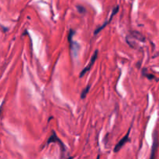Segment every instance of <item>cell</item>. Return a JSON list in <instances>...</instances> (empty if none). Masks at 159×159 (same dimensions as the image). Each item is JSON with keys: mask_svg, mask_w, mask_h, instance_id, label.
Instances as JSON below:
<instances>
[{"mask_svg": "<svg viewBox=\"0 0 159 159\" xmlns=\"http://www.w3.org/2000/svg\"><path fill=\"white\" fill-rule=\"evenodd\" d=\"M51 143H56V144H57L59 146H60L61 150V155H63L64 152H66V150H67L66 147H65V145L64 144V143L62 142L60 139H59L58 137L57 136V134H56V133L54 130H52V134H51V137H50L49 139H48V141H47V145L50 144Z\"/></svg>", "mask_w": 159, "mask_h": 159, "instance_id": "obj_1", "label": "cell"}, {"mask_svg": "<svg viewBox=\"0 0 159 159\" xmlns=\"http://www.w3.org/2000/svg\"><path fill=\"white\" fill-rule=\"evenodd\" d=\"M98 54H99V51H98V50H96V51H95V52H94V54H93V55L92 56V58H91V60H90L89 64V65H87L86 67H85V68H84V69L82 70V71H81L79 77H80V78L83 77V76L85 75V74H86L88 71H89L90 70H91V68L93 66L95 61H96V60L97 59Z\"/></svg>", "mask_w": 159, "mask_h": 159, "instance_id": "obj_2", "label": "cell"}, {"mask_svg": "<svg viewBox=\"0 0 159 159\" xmlns=\"http://www.w3.org/2000/svg\"><path fill=\"white\" fill-rule=\"evenodd\" d=\"M130 129H131V127H130V128L128 130V132L127 133V134H126L125 136H124V138H123L122 139L119 141V143H117V144L115 146L114 152H119V151L122 148L123 146H124V144H125L126 143L129 141V138H130V137H129V135H130Z\"/></svg>", "mask_w": 159, "mask_h": 159, "instance_id": "obj_3", "label": "cell"}, {"mask_svg": "<svg viewBox=\"0 0 159 159\" xmlns=\"http://www.w3.org/2000/svg\"><path fill=\"white\" fill-rule=\"evenodd\" d=\"M118 10H119V6H116V7H115L114 9H113V12H112V13H111V16H110V20H109L108 21H107V22H106V23H104V24H102V26H99V27L98 28V29H96V30H95V34H99V33L100 32V30H102V29H103V28H105L106 26H107V25L109 23H110V22H111L112 19H113V16H114L115 14H116V12H118Z\"/></svg>", "mask_w": 159, "mask_h": 159, "instance_id": "obj_4", "label": "cell"}, {"mask_svg": "<svg viewBox=\"0 0 159 159\" xmlns=\"http://www.w3.org/2000/svg\"><path fill=\"white\" fill-rule=\"evenodd\" d=\"M157 148H158V135H157V131H155V134H154L153 146H152V154H151L150 159H155Z\"/></svg>", "mask_w": 159, "mask_h": 159, "instance_id": "obj_5", "label": "cell"}, {"mask_svg": "<svg viewBox=\"0 0 159 159\" xmlns=\"http://www.w3.org/2000/svg\"><path fill=\"white\" fill-rule=\"evenodd\" d=\"M89 89H90V85H87V86H86V88H85V89H84L83 91H82V95H81V98H82V99H85V98L86 97L87 93H89Z\"/></svg>", "mask_w": 159, "mask_h": 159, "instance_id": "obj_6", "label": "cell"}, {"mask_svg": "<svg viewBox=\"0 0 159 159\" xmlns=\"http://www.w3.org/2000/svg\"><path fill=\"white\" fill-rule=\"evenodd\" d=\"M77 9H79V12H84L85 11V8L82 7V6H77Z\"/></svg>", "mask_w": 159, "mask_h": 159, "instance_id": "obj_7", "label": "cell"}]
</instances>
